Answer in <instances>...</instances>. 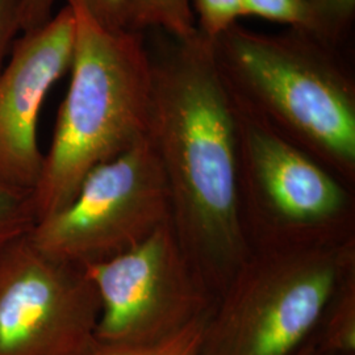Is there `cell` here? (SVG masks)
<instances>
[{
  "instance_id": "obj_7",
  "label": "cell",
  "mask_w": 355,
  "mask_h": 355,
  "mask_svg": "<svg viewBox=\"0 0 355 355\" xmlns=\"http://www.w3.org/2000/svg\"><path fill=\"white\" fill-rule=\"evenodd\" d=\"M83 270L101 297L95 331L101 345L164 343L207 316L216 303L171 220L135 249Z\"/></svg>"
},
{
  "instance_id": "obj_13",
  "label": "cell",
  "mask_w": 355,
  "mask_h": 355,
  "mask_svg": "<svg viewBox=\"0 0 355 355\" xmlns=\"http://www.w3.org/2000/svg\"><path fill=\"white\" fill-rule=\"evenodd\" d=\"M36 224L33 190L0 182V253L28 236Z\"/></svg>"
},
{
  "instance_id": "obj_9",
  "label": "cell",
  "mask_w": 355,
  "mask_h": 355,
  "mask_svg": "<svg viewBox=\"0 0 355 355\" xmlns=\"http://www.w3.org/2000/svg\"><path fill=\"white\" fill-rule=\"evenodd\" d=\"M76 23L69 4L24 32L0 73V182L35 190L44 166L38 114L54 83L70 70Z\"/></svg>"
},
{
  "instance_id": "obj_12",
  "label": "cell",
  "mask_w": 355,
  "mask_h": 355,
  "mask_svg": "<svg viewBox=\"0 0 355 355\" xmlns=\"http://www.w3.org/2000/svg\"><path fill=\"white\" fill-rule=\"evenodd\" d=\"M309 28L324 44L343 51L355 23V0H306Z\"/></svg>"
},
{
  "instance_id": "obj_11",
  "label": "cell",
  "mask_w": 355,
  "mask_h": 355,
  "mask_svg": "<svg viewBox=\"0 0 355 355\" xmlns=\"http://www.w3.org/2000/svg\"><path fill=\"white\" fill-rule=\"evenodd\" d=\"M159 29L179 38L198 33L190 0H130L128 31Z\"/></svg>"
},
{
  "instance_id": "obj_6",
  "label": "cell",
  "mask_w": 355,
  "mask_h": 355,
  "mask_svg": "<svg viewBox=\"0 0 355 355\" xmlns=\"http://www.w3.org/2000/svg\"><path fill=\"white\" fill-rule=\"evenodd\" d=\"M170 220L164 167L146 136L94 167L73 202L38 221L29 239L53 258L85 268L135 249Z\"/></svg>"
},
{
  "instance_id": "obj_15",
  "label": "cell",
  "mask_w": 355,
  "mask_h": 355,
  "mask_svg": "<svg viewBox=\"0 0 355 355\" xmlns=\"http://www.w3.org/2000/svg\"><path fill=\"white\" fill-rule=\"evenodd\" d=\"M196 29L207 40H215L242 17V0H190Z\"/></svg>"
},
{
  "instance_id": "obj_14",
  "label": "cell",
  "mask_w": 355,
  "mask_h": 355,
  "mask_svg": "<svg viewBox=\"0 0 355 355\" xmlns=\"http://www.w3.org/2000/svg\"><path fill=\"white\" fill-rule=\"evenodd\" d=\"M209 313L164 343L150 346H111L96 343L86 355H199L204 325Z\"/></svg>"
},
{
  "instance_id": "obj_16",
  "label": "cell",
  "mask_w": 355,
  "mask_h": 355,
  "mask_svg": "<svg viewBox=\"0 0 355 355\" xmlns=\"http://www.w3.org/2000/svg\"><path fill=\"white\" fill-rule=\"evenodd\" d=\"M242 16H257L295 29L309 28L306 0H242Z\"/></svg>"
},
{
  "instance_id": "obj_4",
  "label": "cell",
  "mask_w": 355,
  "mask_h": 355,
  "mask_svg": "<svg viewBox=\"0 0 355 355\" xmlns=\"http://www.w3.org/2000/svg\"><path fill=\"white\" fill-rule=\"evenodd\" d=\"M355 271V237L250 250L216 299L199 355H295Z\"/></svg>"
},
{
  "instance_id": "obj_8",
  "label": "cell",
  "mask_w": 355,
  "mask_h": 355,
  "mask_svg": "<svg viewBox=\"0 0 355 355\" xmlns=\"http://www.w3.org/2000/svg\"><path fill=\"white\" fill-rule=\"evenodd\" d=\"M101 297L82 267L44 253L29 234L0 253V355H86Z\"/></svg>"
},
{
  "instance_id": "obj_19",
  "label": "cell",
  "mask_w": 355,
  "mask_h": 355,
  "mask_svg": "<svg viewBox=\"0 0 355 355\" xmlns=\"http://www.w3.org/2000/svg\"><path fill=\"white\" fill-rule=\"evenodd\" d=\"M295 355H331L327 353L325 350H322L316 340L313 338V336L303 345V347Z\"/></svg>"
},
{
  "instance_id": "obj_2",
  "label": "cell",
  "mask_w": 355,
  "mask_h": 355,
  "mask_svg": "<svg viewBox=\"0 0 355 355\" xmlns=\"http://www.w3.org/2000/svg\"><path fill=\"white\" fill-rule=\"evenodd\" d=\"M211 44L239 108L354 182L355 76L343 51L303 29L270 35L239 23Z\"/></svg>"
},
{
  "instance_id": "obj_1",
  "label": "cell",
  "mask_w": 355,
  "mask_h": 355,
  "mask_svg": "<svg viewBox=\"0 0 355 355\" xmlns=\"http://www.w3.org/2000/svg\"><path fill=\"white\" fill-rule=\"evenodd\" d=\"M150 64L148 139L164 167L171 224L217 299L250 253L242 224L234 101L211 40L144 32Z\"/></svg>"
},
{
  "instance_id": "obj_18",
  "label": "cell",
  "mask_w": 355,
  "mask_h": 355,
  "mask_svg": "<svg viewBox=\"0 0 355 355\" xmlns=\"http://www.w3.org/2000/svg\"><path fill=\"white\" fill-rule=\"evenodd\" d=\"M24 0H0V73L11 51L13 38L21 31Z\"/></svg>"
},
{
  "instance_id": "obj_17",
  "label": "cell",
  "mask_w": 355,
  "mask_h": 355,
  "mask_svg": "<svg viewBox=\"0 0 355 355\" xmlns=\"http://www.w3.org/2000/svg\"><path fill=\"white\" fill-rule=\"evenodd\" d=\"M79 3L103 28L112 32L128 31L130 0H79Z\"/></svg>"
},
{
  "instance_id": "obj_10",
  "label": "cell",
  "mask_w": 355,
  "mask_h": 355,
  "mask_svg": "<svg viewBox=\"0 0 355 355\" xmlns=\"http://www.w3.org/2000/svg\"><path fill=\"white\" fill-rule=\"evenodd\" d=\"M331 355H355V271L343 280L313 334Z\"/></svg>"
},
{
  "instance_id": "obj_3",
  "label": "cell",
  "mask_w": 355,
  "mask_h": 355,
  "mask_svg": "<svg viewBox=\"0 0 355 355\" xmlns=\"http://www.w3.org/2000/svg\"><path fill=\"white\" fill-rule=\"evenodd\" d=\"M71 79L33 203L38 221L73 202L85 177L148 136L150 64L144 33L99 26L79 0Z\"/></svg>"
},
{
  "instance_id": "obj_5",
  "label": "cell",
  "mask_w": 355,
  "mask_h": 355,
  "mask_svg": "<svg viewBox=\"0 0 355 355\" xmlns=\"http://www.w3.org/2000/svg\"><path fill=\"white\" fill-rule=\"evenodd\" d=\"M236 108L242 224L250 250L329 245L355 237L349 186L237 104Z\"/></svg>"
}]
</instances>
